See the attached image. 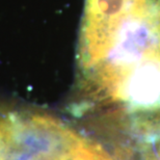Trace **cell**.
I'll return each mask as SVG.
<instances>
[{
  "label": "cell",
  "mask_w": 160,
  "mask_h": 160,
  "mask_svg": "<svg viewBox=\"0 0 160 160\" xmlns=\"http://www.w3.org/2000/svg\"><path fill=\"white\" fill-rule=\"evenodd\" d=\"M74 111L160 110V0H85Z\"/></svg>",
  "instance_id": "obj_1"
},
{
  "label": "cell",
  "mask_w": 160,
  "mask_h": 160,
  "mask_svg": "<svg viewBox=\"0 0 160 160\" xmlns=\"http://www.w3.org/2000/svg\"><path fill=\"white\" fill-rule=\"evenodd\" d=\"M0 160H105L100 143L46 111L0 106Z\"/></svg>",
  "instance_id": "obj_2"
}]
</instances>
